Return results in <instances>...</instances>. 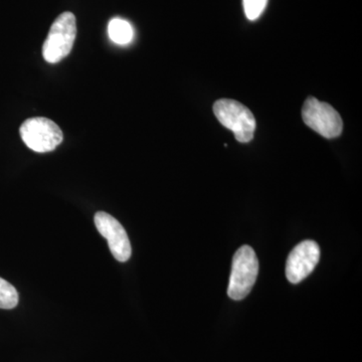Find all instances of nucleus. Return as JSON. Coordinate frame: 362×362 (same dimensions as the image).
I'll return each mask as SVG.
<instances>
[{"label":"nucleus","instance_id":"nucleus-1","mask_svg":"<svg viewBox=\"0 0 362 362\" xmlns=\"http://www.w3.org/2000/svg\"><path fill=\"white\" fill-rule=\"evenodd\" d=\"M259 273L256 252L250 246L240 247L233 258L228 295L233 300L245 299L252 291Z\"/></svg>","mask_w":362,"mask_h":362},{"label":"nucleus","instance_id":"nucleus-2","mask_svg":"<svg viewBox=\"0 0 362 362\" xmlns=\"http://www.w3.org/2000/svg\"><path fill=\"white\" fill-rule=\"evenodd\" d=\"M77 37V23L73 13L59 14L49 28L42 45V57L47 63L56 64L70 54Z\"/></svg>","mask_w":362,"mask_h":362},{"label":"nucleus","instance_id":"nucleus-3","mask_svg":"<svg viewBox=\"0 0 362 362\" xmlns=\"http://www.w3.org/2000/svg\"><path fill=\"white\" fill-rule=\"evenodd\" d=\"M214 112L218 120L233 131L238 141H251L256 130V119L245 105L235 100L221 99L214 103Z\"/></svg>","mask_w":362,"mask_h":362},{"label":"nucleus","instance_id":"nucleus-4","mask_svg":"<svg viewBox=\"0 0 362 362\" xmlns=\"http://www.w3.org/2000/svg\"><path fill=\"white\" fill-rule=\"evenodd\" d=\"M20 133L26 146L37 153L52 151L64 139L61 128L54 121L42 117L25 120L21 126Z\"/></svg>","mask_w":362,"mask_h":362},{"label":"nucleus","instance_id":"nucleus-5","mask_svg":"<svg viewBox=\"0 0 362 362\" xmlns=\"http://www.w3.org/2000/svg\"><path fill=\"white\" fill-rule=\"evenodd\" d=\"M302 117L308 127L323 137L331 139L341 134V117L329 104L320 102L315 98L309 97L305 101Z\"/></svg>","mask_w":362,"mask_h":362},{"label":"nucleus","instance_id":"nucleus-6","mask_svg":"<svg viewBox=\"0 0 362 362\" xmlns=\"http://www.w3.org/2000/svg\"><path fill=\"white\" fill-rule=\"evenodd\" d=\"M320 259V247L314 240L298 244L288 257L286 276L292 284H298L308 277Z\"/></svg>","mask_w":362,"mask_h":362},{"label":"nucleus","instance_id":"nucleus-7","mask_svg":"<svg viewBox=\"0 0 362 362\" xmlns=\"http://www.w3.org/2000/svg\"><path fill=\"white\" fill-rule=\"evenodd\" d=\"M95 226L98 232L108 242L114 258L119 262H127L132 254L129 238L123 226L111 214L98 211L95 214Z\"/></svg>","mask_w":362,"mask_h":362},{"label":"nucleus","instance_id":"nucleus-8","mask_svg":"<svg viewBox=\"0 0 362 362\" xmlns=\"http://www.w3.org/2000/svg\"><path fill=\"white\" fill-rule=\"evenodd\" d=\"M108 35L115 44L128 45L134 37V30L127 21L116 18L109 23Z\"/></svg>","mask_w":362,"mask_h":362},{"label":"nucleus","instance_id":"nucleus-9","mask_svg":"<svg viewBox=\"0 0 362 362\" xmlns=\"http://www.w3.org/2000/svg\"><path fill=\"white\" fill-rule=\"evenodd\" d=\"M18 304V293L11 283L0 278V309H13Z\"/></svg>","mask_w":362,"mask_h":362},{"label":"nucleus","instance_id":"nucleus-10","mask_svg":"<svg viewBox=\"0 0 362 362\" xmlns=\"http://www.w3.org/2000/svg\"><path fill=\"white\" fill-rule=\"evenodd\" d=\"M243 4L247 20L256 21L265 11L268 0H243Z\"/></svg>","mask_w":362,"mask_h":362}]
</instances>
